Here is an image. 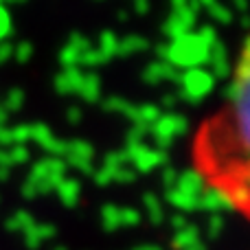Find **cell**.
Segmentation results:
<instances>
[{"label": "cell", "instance_id": "cell-5", "mask_svg": "<svg viewBox=\"0 0 250 250\" xmlns=\"http://www.w3.org/2000/svg\"><path fill=\"white\" fill-rule=\"evenodd\" d=\"M208 66H211V70L208 73L213 75L215 79H226L230 77V73H233V68H230V62H229V51H226L224 42H220L217 40L215 44L211 46V53H208Z\"/></svg>", "mask_w": 250, "mask_h": 250}, {"label": "cell", "instance_id": "cell-6", "mask_svg": "<svg viewBox=\"0 0 250 250\" xmlns=\"http://www.w3.org/2000/svg\"><path fill=\"white\" fill-rule=\"evenodd\" d=\"M82 75H83V70L79 68V66L77 68H64L55 79L57 92H62V95H70V92H75L79 88V83H82Z\"/></svg>", "mask_w": 250, "mask_h": 250}, {"label": "cell", "instance_id": "cell-8", "mask_svg": "<svg viewBox=\"0 0 250 250\" xmlns=\"http://www.w3.org/2000/svg\"><path fill=\"white\" fill-rule=\"evenodd\" d=\"M149 48V40L143 38V35H127V38L119 40V48H117V57H127L134 53H143Z\"/></svg>", "mask_w": 250, "mask_h": 250}, {"label": "cell", "instance_id": "cell-23", "mask_svg": "<svg viewBox=\"0 0 250 250\" xmlns=\"http://www.w3.org/2000/svg\"><path fill=\"white\" fill-rule=\"evenodd\" d=\"M169 4H171V11L173 9H182L189 4V0H169Z\"/></svg>", "mask_w": 250, "mask_h": 250}, {"label": "cell", "instance_id": "cell-28", "mask_svg": "<svg viewBox=\"0 0 250 250\" xmlns=\"http://www.w3.org/2000/svg\"><path fill=\"white\" fill-rule=\"evenodd\" d=\"M77 112H79L77 108H73V110H70V119H79V114H77Z\"/></svg>", "mask_w": 250, "mask_h": 250}, {"label": "cell", "instance_id": "cell-20", "mask_svg": "<svg viewBox=\"0 0 250 250\" xmlns=\"http://www.w3.org/2000/svg\"><path fill=\"white\" fill-rule=\"evenodd\" d=\"M141 117L143 119H156L158 117V108H156V105H145V108L141 110Z\"/></svg>", "mask_w": 250, "mask_h": 250}, {"label": "cell", "instance_id": "cell-30", "mask_svg": "<svg viewBox=\"0 0 250 250\" xmlns=\"http://www.w3.org/2000/svg\"><path fill=\"white\" fill-rule=\"evenodd\" d=\"M0 4H9V0H0Z\"/></svg>", "mask_w": 250, "mask_h": 250}, {"label": "cell", "instance_id": "cell-10", "mask_svg": "<svg viewBox=\"0 0 250 250\" xmlns=\"http://www.w3.org/2000/svg\"><path fill=\"white\" fill-rule=\"evenodd\" d=\"M110 57L104 55V53L99 51V48H90V51L82 53V57H79V66H83V68H99V66L108 64Z\"/></svg>", "mask_w": 250, "mask_h": 250}, {"label": "cell", "instance_id": "cell-1", "mask_svg": "<svg viewBox=\"0 0 250 250\" xmlns=\"http://www.w3.org/2000/svg\"><path fill=\"white\" fill-rule=\"evenodd\" d=\"M208 53L211 48L198 38V33L189 31V33L180 35L178 40H171L167 44V55L165 62L173 66L176 70H191V68H202L208 62Z\"/></svg>", "mask_w": 250, "mask_h": 250}, {"label": "cell", "instance_id": "cell-21", "mask_svg": "<svg viewBox=\"0 0 250 250\" xmlns=\"http://www.w3.org/2000/svg\"><path fill=\"white\" fill-rule=\"evenodd\" d=\"M230 2H233V7L237 9V11L242 13V16L248 11V0H230Z\"/></svg>", "mask_w": 250, "mask_h": 250}, {"label": "cell", "instance_id": "cell-25", "mask_svg": "<svg viewBox=\"0 0 250 250\" xmlns=\"http://www.w3.org/2000/svg\"><path fill=\"white\" fill-rule=\"evenodd\" d=\"M117 18H119V22H127V20H129V13L125 11V9H121V11H119V16H117Z\"/></svg>", "mask_w": 250, "mask_h": 250}, {"label": "cell", "instance_id": "cell-29", "mask_svg": "<svg viewBox=\"0 0 250 250\" xmlns=\"http://www.w3.org/2000/svg\"><path fill=\"white\" fill-rule=\"evenodd\" d=\"M11 4H18V2H24V0H9Z\"/></svg>", "mask_w": 250, "mask_h": 250}, {"label": "cell", "instance_id": "cell-7", "mask_svg": "<svg viewBox=\"0 0 250 250\" xmlns=\"http://www.w3.org/2000/svg\"><path fill=\"white\" fill-rule=\"evenodd\" d=\"M77 92L86 101H97V99H99V95H101V79H99V75H97L95 70H90V73H83L82 75V83H79Z\"/></svg>", "mask_w": 250, "mask_h": 250}, {"label": "cell", "instance_id": "cell-24", "mask_svg": "<svg viewBox=\"0 0 250 250\" xmlns=\"http://www.w3.org/2000/svg\"><path fill=\"white\" fill-rule=\"evenodd\" d=\"M176 99H178L176 95H165V97H163V104H165V105H173V104H176Z\"/></svg>", "mask_w": 250, "mask_h": 250}, {"label": "cell", "instance_id": "cell-3", "mask_svg": "<svg viewBox=\"0 0 250 250\" xmlns=\"http://www.w3.org/2000/svg\"><path fill=\"white\" fill-rule=\"evenodd\" d=\"M195 24H198V13L191 11L189 4H187V7H182V9H173L171 16H169L163 24V33L167 35L169 40H178L180 35L189 33Z\"/></svg>", "mask_w": 250, "mask_h": 250}, {"label": "cell", "instance_id": "cell-27", "mask_svg": "<svg viewBox=\"0 0 250 250\" xmlns=\"http://www.w3.org/2000/svg\"><path fill=\"white\" fill-rule=\"evenodd\" d=\"M239 22H242V26H244V29H248V16H246V13H244V16H242V20H239Z\"/></svg>", "mask_w": 250, "mask_h": 250}, {"label": "cell", "instance_id": "cell-4", "mask_svg": "<svg viewBox=\"0 0 250 250\" xmlns=\"http://www.w3.org/2000/svg\"><path fill=\"white\" fill-rule=\"evenodd\" d=\"M143 82L151 83V86H156V83H160V82H178L180 83V70L169 66L167 62L156 60V62H151L149 66H145V70H143Z\"/></svg>", "mask_w": 250, "mask_h": 250}, {"label": "cell", "instance_id": "cell-19", "mask_svg": "<svg viewBox=\"0 0 250 250\" xmlns=\"http://www.w3.org/2000/svg\"><path fill=\"white\" fill-rule=\"evenodd\" d=\"M149 9H151L149 0H134V11H136L138 16H145V13H149Z\"/></svg>", "mask_w": 250, "mask_h": 250}, {"label": "cell", "instance_id": "cell-15", "mask_svg": "<svg viewBox=\"0 0 250 250\" xmlns=\"http://www.w3.org/2000/svg\"><path fill=\"white\" fill-rule=\"evenodd\" d=\"M68 46L75 48V51L82 55V53L90 51V48H92V42H90V40H88L83 33H73V35L68 38Z\"/></svg>", "mask_w": 250, "mask_h": 250}, {"label": "cell", "instance_id": "cell-22", "mask_svg": "<svg viewBox=\"0 0 250 250\" xmlns=\"http://www.w3.org/2000/svg\"><path fill=\"white\" fill-rule=\"evenodd\" d=\"M165 55H167V44H158V46H156V57H158L160 62H165Z\"/></svg>", "mask_w": 250, "mask_h": 250}, {"label": "cell", "instance_id": "cell-14", "mask_svg": "<svg viewBox=\"0 0 250 250\" xmlns=\"http://www.w3.org/2000/svg\"><path fill=\"white\" fill-rule=\"evenodd\" d=\"M79 53L75 51V48H70L68 44H66L64 48L60 51V64L64 66V68H77L79 66Z\"/></svg>", "mask_w": 250, "mask_h": 250}, {"label": "cell", "instance_id": "cell-11", "mask_svg": "<svg viewBox=\"0 0 250 250\" xmlns=\"http://www.w3.org/2000/svg\"><path fill=\"white\" fill-rule=\"evenodd\" d=\"M207 11L211 13V18L217 22V24H230V22H233V9L224 7V4L217 2V0L207 9Z\"/></svg>", "mask_w": 250, "mask_h": 250}, {"label": "cell", "instance_id": "cell-13", "mask_svg": "<svg viewBox=\"0 0 250 250\" xmlns=\"http://www.w3.org/2000/svg\"><path fill=\"white\" fill-rule=\"evenodd\" d=\"M13 60L18 62V64H26V62L33 57V44L31 42H18L16 46H13Z\"/></svg>", "mask_w": 250, "mask_h": 250}, {"label": "cell", "instance_id": "cell-26", "mask_svg": "<svg viewBox=\"0 0 250 250\" xmlns=\"http://www.w3.org/2000/svg\"><path fill=\"white\" fill-rule=\"evenodd\" d=\"M213 2H215V0H198L200 9H202V7H207V9H208V7H211V4H213Z\"/></svg>", "mask_w": 250, "mask_h": 250}, {"label": "cell", "instance_id": "cell-17", "mask_svg": "<svg viewBox=\"0 0 250 250\" xmlns=\"http://www.w3.org/2000/svg\"><path fill=\"white\" fill-rule=\"evenodd\" d=\"M22 101H24V95H22V90H11L7 95V108H11V110L20 108Z\"/></svg>", "mask_w": 250, "mask_h": 250}, {"label": "cell", "instance_id": "cell-16", "mask_svg": "<svg viewBox=\"0 0 250 250\" xmlns=\"http://www.w3.org/2000/svg\"><path fill=\"white\" fill-rule=\"evenodd\" d=\"M198 38L202 40V42L207 44L208 48H211L213 44L220 40V35H217V31H215V24H202V26L198 29Z\"/></svg>", "mask_w": 250, "mask_h": 250}, {"label": "cell", "instance_id": "cell-12", "mask_svg": "<svg viewBox=\"0 0 250 250\" xmlns=\"http://www.w3.org/2000/svg\"><path fill=\"white\" fill-rule=\"evenodd\" d=\"M13 33V24H11V13L4 4H0V42H7Z\"/></svg>", "mask_w": 250, "mask_h": 250}, {"label": "cell", "instance_id": "cell-2", "mask_svg": "<svg viewBox=\"0 0 250 250\" xmlns=\"http://www.w3.org/2000/svg\"><path fill=\"white\" fill-rule=\"evenodd\" d=\"M180 83H182V92H180L182 99L189 101V104H198V101H202L204 97L213 92L215 77L207 68H191L180 75Z\"/></svg>", "mask_w": 250, "mask_h": 250}, {"label": "cell", "instance_id": "cell-18", "mask_svg": "<svg viewBox=\"0 0 250 250\" xmlns=\"http://www.w3.org/2000/svg\"><path fill=\"white\" fill-rule=\"evenodd\" d=\"M11 53H13V44L9 42H0V64H4V62L11 57Z\"/></svg>", "mask_w": 250, "mask_h": 250}, {"label": "cell", "instance_id": "cell-9", "mask_svg": "<svg viewBox=\"0 0 250 250\" xmlns=\"http://www.w3.org/2000/svg\"><path fill=\"white\" fill-rule=\"evenodd\" d=\"M119 40H121V38H119L114 31H110V29L101 31V35H99V51L104 53V55H108L110 60H112V57H117Z\"/></svg>", "mask_w": 250, "mask_h": 250}]
</instances>
